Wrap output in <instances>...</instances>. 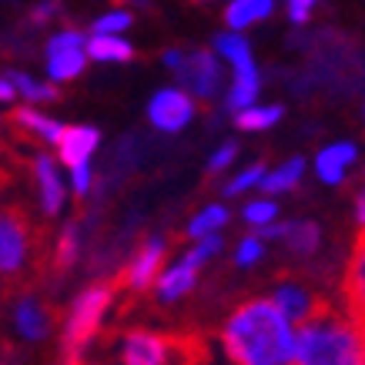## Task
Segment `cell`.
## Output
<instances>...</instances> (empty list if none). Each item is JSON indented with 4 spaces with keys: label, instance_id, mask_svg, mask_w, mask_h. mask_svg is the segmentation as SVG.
I'll list each match as a JSON object with an SVG mask.
<instances>
[{
    "label": "cell",
    "instance_id": "40",
    "mask_svg": "<svg viewBox=\"0 0 365 365\" xmlns=\"http://www.w3.org/2000/svg\"><path fill=\"white\" fill-rule=\"evenodd\" d=\"M124 4V0H121ZM128 4H138V7H144V4H148V0H128Z\"/></svg>",
    "mask_w": 365,
    "mask_h": 365
},
{
    "label": "cell",
    "instance_id": "18",
    "mask_svg": "<svg viewBox=\"0 0 365 365\" xmlns=\"http://www.w3.org/2000/svg\"><path fill=\"white\" fill-rule=\"evenodd\" d=\"M355 158H359V148H355L352 141H342V144L325 148V151L319 155V161H315V168H319V178L325 181V185H342L345 168L352 165Z\"/></svg>",
    "mask_w": 365,
    "mask_h": 365
},
{
    "label": "cell",
    "instance_id": "10",
    "mask_svg": "<svg viewBox=\"0 0 365 365\" xmlns=\"http://www.w3.org/2000/svg\"><path fill=\"white\" fill-rule=\"evenodd\" d=\"M191 114H195V104H191V98L185 94V91H178V88L158 91L155 98H151V104H148V118H151V124L165 134L181 131V128L191 121Z\"/></svg>",
    "mask_w": 365,
    "mask_h": 365
},
{
    "label": "cell",
    "instance_id": "19",
    "mask_svg": "<svg viewBox=\"0 0 365 365\" xmlns=\"http://www.w3.org/2000/svg\"><path fill=\"white\" fill-rule=\"evenodd\" d=\"M78 252H81V222H71L64 225V232L57 238L54 245V255H51V275L54 278H64L74 262H78Z\"/></svg>",
    "mask_w": 365,
    "mask_h": 365
},
{
    "label": "cell",
    "instance_id": "42",
    "mask_svg": "<svg viewBox=\"0 0 365 365\" xmlns=\"http://www.w3.org/2000/svg\"><path fill=\"white\" fill-rule=\"evenodd\" d=\"M362 114H365V108H362Z\"/></svg>",
    "mask_w": 365,
    "mask_h": 365
},
{
    "label": "cell",
    "instance_id": "27",
    "mask_svg": "<svg viewBox=\"0 0 365 365\" xmlns=\"http://www.w3.org/2000/svg\"><path fill=\"white\" fill-rule=\"evenodd\" d=\"M225 225H228V211H225L222 205H211V208H205V211L195 215V222L188 225V235L191 238H205V235L218 232V228H225Z\"/></svg>",
    "mask_w": 365,
    "mask_h": 365
},
{
    "label": "cell",
    "instance_id": "3",
    "mask_svg": "<svg viewBox=\"0 0 365 365\" xmlns=\"http://www.w3.org/2000/svg\"><path fill=\"white\" fill-rule=\"evenodd\" d=\"M51 272L44 258V235L31 222L21 205L0 208V282L21 292L31 288V278H44Z\"/></svg>",
    "mask_w": 365,
    "mask_h": 365
},
{
    "label": "cell",
    "instance_id": "15",
    "mask_svg": "<svg viewBox=\"0 0 365 365\" xmlns=\"http://www.w3.org/2000/svg\"><path fill=\"white\" fill-rule=\"evenodd\" d=\"M11 128L21 138H34V141H41V144H57L61 134H64V124H57L54 118H44V114L34 111V108H17L11 114Z\"/></svg>",
    "mask_w": 365,
    "mask_h": 365
},
{
    "label": "cell",
    "instance_id": "22",
    "mask_svg": "<svg viewBox=\"0 0 365 365\" xmlns=\"http://www.w3.org/2000/svg\"><path fill=\"white\" fill-rule=\"evenodd\" d=\"M268 14H272V0H232L228 11H225V24L232 31H245L252 24L265 21Z\"/></svg>",
    "mask_w": 365,
    "mask_h": 365
},
{
    "label": "cell",
    "instance_id": "29",
    "mask_svg": "<svg viewBox=\"0 0 365 365\" xmlns=\"http://www.w3.org/2000/svg\"><path fill=\"white\" fill-rule=\"evenodd\" d=\"M262 178H265V165L258 161V165H252L248 171H242L238 178H232V181L225 185V195H242V191H248L252 185H258Z\"/></svg>",
    "mask_w": 365,
    "mask_h": 365
},
{
    "label": "cell",
    "instance_id": "37",
    "mask_svg": "<svg viewBox=\"0 0 365 365\" xmlns=\"http://www.w3.org/2000/svg\"><path fill=\"white\" fill-rule=\"evenodd\" d=\"M355 218H359V225H365V178L355 188Z\"/></svg>",
    "mask_w": 365,
    "mask_h": 365
},
{
    "label": "cell",
    "instance_id": "7",
    "mask_svg": "<svg viewBox=\"0 0 365 365\" xmlns=\"http://www.w3.org/2000/svg\"><path fill=\"white\" fill-rule=\"evenodd\" d=\"M84 61H88V41L81 31H61L47 41V74L57 84L78 78L84 71Z\"/></svg>",
    "mask_w": 365,
    "mask_h": 365
},
{
    "label": "cell",
    "instance_id": "2",
    "mask_svg": "<svg viewBox=\"0 0 365 365\" xmlns=\"http://www.w3.org/2000/svg\"><path fill=\"white\" fill-rule=\"evenodd\" d=\"M295 362L299 365H365V332L359 322L342 315L322 295L295 335Z\"/></svg>",
    "mask_w": 365,
    "mask_h": 365
},
{
    "label": "cell",
    "instance_id": "8",
    "mask_svg": "<svg viewBox=\"0 0 365 365\" xmlns=\"http://www.w3.org/2000/svg\"><path fill=\"white\" fill-rule=\"evenodd\" d=\"M121 365H171V335L151 329H128L118 339Z\"/></svg>",
    "mask_w": 365,
    "mask_h": 365
},
{
    "label": "cell",
    "instance_id": "23",
    "mask_svg": "<svg viewBox=\"0 0 365 365\" xmlns=\"http://www.w3.org/2000/svg\"><path fill=\"white\" fill-rule=\"evenodd\" d=\"M302 175H305V158H288L278 171H272V175L262 178V185H265V191L278 195V191H292V188H295V185L302 181Z\"/></svg>",
    "mask_w": 365,
    "mask_h": 365
},
{
    "label": "cell",
    "instance_id": "9",
    "mask_svg": "<svg viewBox=\"0 0 365 365\" xmlns=\"http://www.w3.org/2000/svg\"><path fill=\"white\" fill-rule=\"evenodd\" d=\"M14 309H11V322L17 335L24 342H44L51 329H54V312L44 305V299L34 292V288H21L14 292Z\"/></svg>",
    "mask_w": 365,
    "mask_h": 365
},
{
    "label": "cell",
    "instance_id": "4",
    "mask_svg": "<svg viewBox=\"0 0 365 365\" xmlns=\"http://www.w3.org/2000/svg\"><path fill=\"white\" fill-rule=\"evenodd\" d=\"M114 288H118V282H98L74 299L64 319V335H61V349H64L67 359H81L91 339L98 335L101 319H104V312L114 299Z\"/></svg>",
    "mask_w": 365,
    "mask_h": 365
},
{
    "label": "cell",
    "instance_id": "34",
    "mask_svg": "<svg viewBox=\"0 0 365 365\" xmlns=\"http://www.w3.org/2000/svg\"><path fill=\"white\" fill-rule=\"evenodd\" d=\"M315 4H319V0H288V17H292V24H309Z\"/></svg>",
    "mask_w": 365,
    "mask_h": 365
},
{
    "label": "cell",
    "instance_id": "20",
    "mask_svg": "<svg viewBox=\"0 0 365 365\" xmlns=\"http://www.w3.org/2000/svg\"><path fill=\"white\" fill-rule=\"evenodd\" d=\"M258 88H262V78H258V67H255V61L238 64V67H235V84H232V91H228V108H235V111L252 108L255 98H258Z\"/></svg>",
    "mask_w": 365,
    "mask_h": 365
},
{
    "label": "cell",
    "instance_id": "38",
    "mask_svg": "<svg viewBox=\"0 0 365 365\" xmlns=\"http://www.w3.org/2000/svg\"><path fill=\"white\" fill-rule=\"evenodd\" d=\"M7 185H11V175H7V171H4V168H0V191L7 188Z\"/></svg>",
    "mask_w": 365,
    "mask_h": 365
},
{
    "label": "cell",
    "instance_id": "31",
    "mask_svg": "<svg viewBox=\"0 0 365 365\" xmlns=\"http://www.w3.org/2000/svg\"><path fill=\"white\" fill-rule=\"evenodd\" d=\"M262 255H265V245H262V238H258V235H255V238H245V242L238 245V252H235V265L248 268V265H255Z\"/></svg>",
    "mask_w": 365,
    "mask_h": 365
},
{
    "label": "cell",
    "instance_id": "28",
    "mask_svg": "<svg viewBox=\"0 0 365 365\" xmlns=\"http://www.w3.org/2000/svg\"><path fill=\"white\" fill-rule=\"evenodd\" d=\"M278 218V205L272 201H252L248 208H245V222L252 225V228H265Z\"/></svg>",
    "mask_w": 365,
    "mask_h": 365
},
{
    "label": "cell",
    "instance_id": "39",
    "mask_svg": "<svg viewBox=\"0 0 365 365\" xmlns=\"http://www.w3.org/2000/svg\"><path fill=\"white\" fill-rule=\"evenodd\" d=\"M64 365H88V362H81V359H67Z\"/></svg>",
    "mask_w": 365,
    "mask_h": 365
},
{
    "label": "cell",
    "instance_id": "12",
    "mask_svg": "<svg viewBox=\"0 0 365 365\" xmlns=\"http://www.w3.org/2000/svg\"><path fill=\"white\" fill-rule=\"evenodd\" d=\"M165 238H148V242L141 245V252L131 258V265L121 272V278H118V285H124L131 295H141V292H148L151 288V282H155L158 268H161V258H165Z\"/></svg>",
    "mask_w": 365,
    "mask_h": 365
},
{
    "label": "cell",
    "instance_id": "1",
    "mask_svg": "<svg viewBox=\"0 0 365 365\" xmlns=\"http://www.w3.org/2000/svg\"><path fill=\"white\" fill-rule=\"evenodd\" d=\"M222 349L232 365H288L295 359V332L275 299H248L225 319Z\"/></svg>",
    "mask_w": 365,
    "mask_h": 365
},
{
    "label": "cell",
    "instance_id": "33",
    "mask_svg": "<svg viewBox=\"0 0 365 365\" xmlns=\"http://www.w3.org/2000/svg\"><path fill=\"white\" fill-rule=\"evenodd\" d=\"M71 175H74V195H78V198H84V195L91 191V185H94V175H91L88 161H84V165H74V168H71Z\"/></svg>",
    "mask_w": 365,
    "mask_h": 365
},
{
    "label": "cell",
    "instance_id": "32",
    "mask_svg": "<svg viewBox=\"0 0 365 365\" xmlns=\"http://www.w3.org/2000/svg\"><path fill=\"white\" fill-rule=\"evenodd\" d=\"M235 155H238V144H222L218 151H215V158H211V165H208V175H218V171H225V168L235 161Z\"/></svg>",
    "mask_w": 365,
    "mask_h": 365
},
{
    "label": "cell",
    "instance_id": "30",
    "mask_svg": "<svg viewBox=\"0 0 365 365\" xmlns=\"http://www.w3.org/2000/svg\"><path fill=\"white\" fill-rule=\"evenodd\" d=\"M131 27V14L128 11H111L94 21V34H121Z\"/></svg>",
    "mask_w": 365,
    "mask_h": 365
},
{
    "label": "cell",
    "instance_id": "14",
    "mask_svg": "<svg viewBox=\"0 0 365 365\" xmlns=\"http://www.w3.org/2000/svg\"><path fill=\"white\" fill-rule=\"evenodd\" d=\"M31 168H34V181H37L41 211H44L47 218H54V215H61L64 198H67V188H64V181H61V171H57L54 158H47V155H37L31 161Z\"/></svg>",
    "mask_w": 365,
    "mask_h": 365
},
{
    "label": "cell",
    "instance_id": "24",
    "mask_svg": "<svg viewBox=\"0 0 365 365\" xmlns=\"http://www.w3.org/2000/svg\"><path fill=\"white\" fill-rule=\"evenodd\" d=\"M7 74H11V81L17 84V94H21L24 101H31V104H47V101H57V98H61L54 84L34 81L31 74H24V71H7Z\"/></svg>",
    "mask_w": 365,
    "mask_h": 365
},
{
    "label": "cell",
    "instance_id": "16",
    "mask_svg": "<svg viewBox=\"0 0 365 365\" xmlns=\"http://www.w3.org/2000/svg\"><path fill=\"white\" fill-rule=\"evenodd\" d=\"M98 141H101L98 128H64L61 141H57V155H61V161H64L67 168L84 165V161L94 155Z\"/></svg>",
    "mask_w": 365,
    "mask_h": 365
},
{
    "label": "cell",
    "instance_id": "36",
    "mask_svg": "<svg viewBox=\"0 0 365 365\" xmlns=\"http://www.w3.org/2000/svg\"><path fill=\"white\" fill-rule=\"evenodd\" d=\"M21 94H17V84L11 81V74H0V104H11V101H17Z\"/></svg>",
    "mask_w": 365,
    "mask_h": 365
},
{
    "label": "cell",
    "instance_id": "41",
    "mask_svg": "<svg viewBox=\"0 0 365 365\" xmlns=\"http://www.w3.org/2000/svg\"><path fill=\"white\" fill-rule=\"evenodd\" d=\"M198 4H205V0H198Z\"/></svg>",
    "mask_w": 365,
    "mask_h": 365
},
{
    "label": "cell",
    "instance_id": "17",
    "mask_svg": "<svg viewBox=\"0 0 365 365\" xmlns=\"http://www.w3.org/2000/svg\"><path fill=\"white\" fill-rule=\"evenodd\" d=\"M272 299L282 305V312H285L292 322H305L315 312V305L322 302V295H315L312 288H302L295 285V282H282V285L275 288V295Z\"/></svg>",
    "mask_w": 365,
    "mask_h": 365
},
{
    "label": "cell",
    "instance_id": "11",
    "mask_svg": "<svg viewBox=\"0 0 365 365\" xmlns=\"http://www.w3.org/2000/svg\"><path fill=\"white\" fill-rule=\"evenodd\" d=\"M258 238L262 242H282L292 255H299V258H309L322 242V228L309 218H295V222H285V225H265V228H258Z\"/></svg>",
    "mask_w": 365,
    "mask_h": 365
},
{
    "label": "cell",
    "instance_id": "35",
    "mask_svg": "<svg viewBox=\"0 0 365 365\" xmlns=\"http://www.w3.org/2000/svg\"><path fill=\"white\" fill-rule=\"evenodd\" d=\"M57 7H61V0H41L31 11V24H47L57 14Z\"/></svg>",
    "mask_w": 365,
    "mask_h": 365
},
{
    "label": "cell",
    "instance_id": "6",
    "mask_svg": "<svg viewBox=\"0 0 365 365\" xmlns=\"http://www.w3.org/2000/svg\"><path fill=\"white\" fill-rule=\"evenodd\" d=\"M218 252H222V238H215V235L198 238V245H195L188 255H181L175 265L161 275V282H158V302L171 305V302H178L181 295H188L191 288H195V282H198V268Z\"/></svg>",
    "mask_w": 365,
    "mask_h": 365
},
{
    "label": "cell",
    "instance_id": "21",
    "mask_svg": "<svg viewBox=\"0 0 365 365\" xmlns=\"http://www.w3.org/2000/svg\"><path fill=\"white\" fill-rule=\"evenodd\" d=\"M88 57L104 61V64H124L134 57V47L128 41H121L118 34H94L88 41Z\"/></svg>",
    "mask_w": 365,
    "mask_h": 365
},
{
    "label": "cell",
    "instance_id": "25",
    "mask_svg": "<svg viewBox=\"0 0 365 365\" xmlns=\"http://www.w3.org/2000/svg\"><path fill=\"white\" fill-rule=\"evenodd\" d=\"M278 118H282V104H268V108H245V111H238L235 124L242 131H265V128L278 124Z\"/></svg>",
    "mask_w": 365,
    "mask_h": 365
},
{
    "label": "cell",
    "instance_id": "5",
    "mask_svg": "<svg viewBox=\"0 0 365 365\" xmlns=\"http://www.w3.org/2000/svg\"><path fill=\"white\" fill-rule=\"evenodd\" d=\"M165 64L178 74V81L198 94L201 101H211L222 91V64L208 51H165Z\"/></svg>",
    "mask_w": 365,
    "mask_h": 365
},
{
    "label": "cell",
    "instance_id": "13",
    "mask_svg": "<svg viewBox=\"0 0 365 365\" xmlns=\"http://www.w3.org/2000/svg\"><path fill=\"white\" fill-rule=\"evenodd\" d=\"M342 295L349 312H352V319L359 322V329L365 332V225L359 232V238H355L352 258H349V268H345Z\"/></svg>",
    "mask_w": 365,
    "mask_h": 365
},
{
    "label": "cell",
    "instance_id": "26",
    "mask_svg": "<svg viewBox=\"0 0 365 365\" xmlns=\"http://www.w3.org/2000/svg\"><path fill=\"white\" fill-rule=\"evenodd\" d=\"M215 47H218V54L228 61L232 67H238V64H248L252 61V51H248V41L245 37H238V34H218L215 37Z\"/></svg>",
    "mask_w": 365,
    "mask_h": 365
}]
</instances>
